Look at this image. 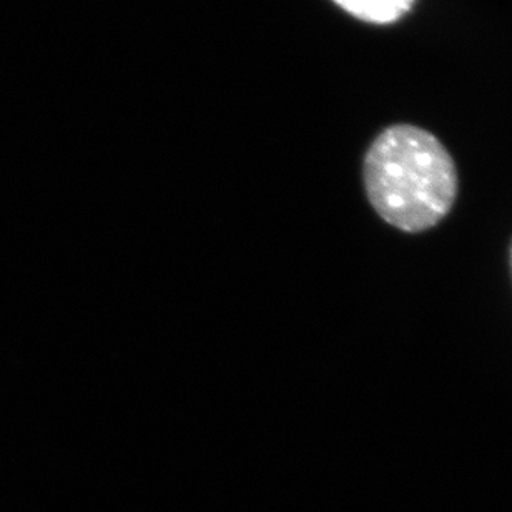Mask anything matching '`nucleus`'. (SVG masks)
<instances>
[{
  "label": "nucleus",
  "instance_id": "1",
  "mask_svg": "<svg viewBox=\"0 0 512 512\" xmlns=\"http://www.w3.org/2000/svg\"><path fill=\"white\" fill-rule=\"evenodd\" d=\"M363 180L375 212L406 233L436 227L458 197V172L448 148L416 125L384 128L366 152Z\"/></svg>",
  "mask_w": 512,
  "mask_h": 512
},
{
  "label": "nucleus",
  "instance_id": "2",
  "mask_svg": "<svg viewBox=\"0 0 512 512\" xmlns=\"http://www.w3.org/2000/svg\"><path fill=\"white\" fill-rule=\"evenodd\" d=\"M356 19L386 25L401 19L413 7L414 0H333Z\"/></svg>",
  "mask_w": 512,
  "mask_h": 512
},
{
  "label": "nucleus",
  "instance_id": "3",
  "mask_svg": "<svg viewBox=\"0 0 512 512\" xmlns=\"http://www.w3.org/2000/svg\"><path fill=\"white\" fill-rule=\"evenodd\" d=\"M511 266H512V250H511Z\"/></svg>",
  "mask_w": 512,
  "mask_h": 512
}]
</instances>
